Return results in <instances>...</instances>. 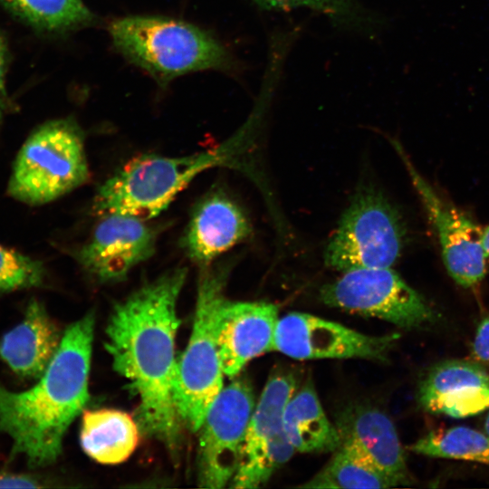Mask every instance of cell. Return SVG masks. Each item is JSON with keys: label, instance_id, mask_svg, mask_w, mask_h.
Here are the masks:
<instances>
[{"label": "cell", "instance_id": "cell-23", "mask_svg": "<svg viewBox=\"0 0 489 489\" xmlns=\"http://www.w3.org/2000/svg\"><path fill=\"white\" fill-rule=\"evenodd\" d=\"M396 486L384 475L339 446L326 465L302 488H388Z\"/></svg>", "mask_w": 489, "mask_h": 489}, {"label": "cell", "instance_id": "cell-20", "mask_svg": "<svg viewBox=\"0 0 489 489\" xmlns=\"http://www.w3.org/2000/svg\"><path fill=\"white\" fill-rule=\"evenodd\" d=\"M283 425L295 451L331 452L340 446L339 431L329 420L310 382L289 399L283 411Z\"/></svg>", "mask_w": 489, "mask_h": 489}, {"label": "cell", "instance_id": "cell-2", "mask_svg": "<svg viewBox=\"0 0 489 489\" xmlns=\"http://www.w3.org/2000/svg\"><path fill=\"white\" fill-rule=\"evenodd\" d=\"M94 320L88 314L72 323L39 381L14 392L0 383V432L12 439V455L33 467L53 463L64 434L83 411L88 393Z\"/></svg>", "mask_w": 489, "mask_h": 489}, {"label": "cell", "instance_id": "cell-29", "mask_svg": "<svg viewBox=\"0 0 489 489\" xmlns=\"http://www.w3.org/2000/svg\"><path fill=\"white\" fill-rule=\"evenodd\" d=\"M482 248L487 270L489 267V225L482 229Z\"/></svg>", "mask_w": 489, "mask_h": 489}, {"label": "cell", "instance_id": "cell-1", "mask_svg": "<svg viewBox=\"0 0 489 489\" xmlns=\"http://www.w3.org/2000/svg\"><path fill=\"white\" fill-rule=\"evenodd\" d=\"M187 274L176 268L137 290L114 307L106 329L113 367L139 398V427L173 452L182 425L174 399L177 304Z\"/></svg>", "mask_w": 489, "mask_h": 489}, {"label": "cell", "instance_id": "cell-5", "mask_svg": "<svg viewBox=\"0 0 489 489\" xmlns=\"http://www.w3.org/2000/svg\"><path fill=\"white\" fill-rule=\"evenodd\" d=\"M90 168L83 133L69 118L36 127L13 162L6 193L30 206L51 203L85 184Z\"/></svg>", "mask_w": 489, "mask_h": 489}, {"label": "cell", "instance_id": "cell-19", "mask_svg": "<svg viewBox=\"0 0 489 489\" xmlns=\"http://www.w3.org/2000/svg\"><path fill=\"white\" fill-rule=\"evenodd\" d=\"M139 439V425L124 411H82L80 441L91 459L104 465L120 464L134 452Z\"/></svg>", "mask_w": 489, "mask_h": 489}, {"label": "cell", "instance_id": "cell-30", "mask_svg": "<svg viewBox=\"0 0 489 489\" xmlns=\"http://www.w3.org/2000/svg\"><path fill=\"white\" fill-rule=\"evenodd\" d=\"M10 106V102L8 99H5L0 97V129L3 123L4 117L5 115V112L7 111L8 108Z\"/></svg>", "mask_w": 489, "mask_h": 489}, {"label": "cell", "instance_id": "cell-13", "mask_svg": "<svg viewBox=\"0 0 489 489\" xmlns=\"http://www.w3.org/2000/svg\"><path fill=\"white\" fill-rule=\"evenodd\" d=\"M90 239L76 252L81 266L101 283L120 282L156 250L157 231L145 221L105 215Z\"/></svg>", "mask_w": 489, "mask_h": 489}, {"label": "cell", "instance_id": "cell-14", "mask_svg": "<svg viewBox=\"0 0 489 489\" xmlns=\"http://www.w3.org/2000/svg\"><path fill=\"white\" fill-rule=\"evenodd\" d=\"M278 307L266 302H231L217 312L216 338L225 375L234 378L253 359L273 350Z\"/></svg>", "mask_w": 489, "mask_h": 489}, {"label": "cell", "instance_id": "cell-9", "mask_svg": "<svg viewBox=\"0 0 489 489\" xmlns=\"http://www.w3.org/2000/svg\"><path fill=\"white\" fill-rule=\"evenodd\" d=\"M254 408L253 388L243 378L223 388L210 405L198 429L199 486L219 489L232 481Z\"/></svg>", "mask_w": 489, "mask_h": 489}, {"label": "cell", "instance_id": "cell-10", "mask_svg": "<svg viewBox=\"0 0 489 489\" xmlns=\"http://www.w3.org/2000/svg\"><path fill=\"white\" fill-rule=\"evenodd\" d=\"M295 389L292 373L277 372L268 379L252 413L231 487L264 486L294 454L283 429V416Z\"/></svg>", "mask_w": 489, "mask_h": 489}, {"label": "cell", "instance_id": "cell-3", "mask_svg": "<svg viewBox=\"0 0 489 489\" xmlns=\"http://www.w3.org/2000/svg\"><path fill=\"white\" fill-rule=\"evenodd\" d=\"M235 139L185 157L149 154L132 158L100 186L92 212L99 216L117 214L142 220L158 216L197 175L229 162Z\"/></svg>", "mask_w": 489, "mask_h": 489}, {"label": "cell", "instance_id": "cell-27", "mask_svg": "<svg viewBox=\"0 0 489 489\" xmlns=\"http://www.w3.org/2000/svg\"><path fill=\"white\" fill-rule=\"evenodd\" d=\"M43 486L41 480L33 475L0 472V488H39Z\"/></svg>", "mask_w": 489, "mask_h": 489}, {"label": "cell", "instance_id": "cell-6", "mask_svg": "<svg viewBox=\"0 0 489 489\" xmlns=\"http://www.w3.org/2000/svg\"><path fill=\"white\" fill-rule=\"evenodd\" d=\"M221 273L204 272L199 278L192 332L177 361L174 399L187 428L198 431L215 398L223 389V372L216 338L217 312L224 296Z\"/></svg>", "mask_w": 489, "mask_h": 489}, {"label": "cell", "instance_id": "cell-15", "mask_svg": "<svg viewBox=\"0 0 489 489\" xmlns=\"http://www.w3.org/2000/svg\"><path fill=\"white\" fill-rule=\"evenodd\" d=\"M340 446L390 479L396 486L410 482L398 432L382 411L360 406L345 410L335 425Z\"/></svg>", "mask_w": 489, "mask_h": 489}, {"label": "cell", "instance_id": "cell-7", "mask_svg": "<svg viewBox=\"0 0 489 489\" xmlns=\"http://www.w3.org/2000/svg\"><path fill=\"white\" fill-rule=\"evenodd\" d=\"M404 228L398 213L383 196L365 188L355 194L330 238L324 263L346 272L386 268L399 258Z\"/></svg>", "mask_w": 489, "mask_h": 489}, {"label": "cell", "instance_id": "cell-22", "mask_svg": "<svg viewBox=\"0 0 489 489\" xmlns=\"http://www.w3.org/2000/svg\"><path fill=\"white\" fill-rule=\"evenodd\" d=\"M416 454L489 465V435L467 427L434 430L410 446Z\"/></svg>", "mask_w": 489, "mask_h": 489}, {"label": "cell", "instance_id": "cell-17", "mask_svg": "<svg viewBox=\"0 0 489 489\" xmlns=\"http://www.w3.org/2000/svg\"><path fill=\"white\" fill-rule=\"evenodd\" d=\"M250 233L242 209L225 195L212 193L194 209L180 244L194 264L206 267Z\"/></svg>", "mask_w": 489, "mask_h": 489}, {"label": "cell", "instance_id": "cell-31", "mask_svg": "<svg viewBox=\"0 0 489 489\" xmlns=\"http://www.w3.org/2000/svg\"><path fill=\"white\" fill-rule=\"evenodd\" d=\"M484 432L489 435V412L484 419Z\"/></svg>", "mask_w": 489, "mask_h": 489}, {"label": "cell", "instance_id": "cell-12", "mask_svg": "<svg viewBox=\"0 0 489 489\" xmlns=\"http://www.w3.org/2000/svg\"><path fill=\"white\" fill-rule=\"evenodd\" d=\"M405 163L440 244L449 275L461 286L476 285L486 266L482 248V228L457 207L443 199L416 170L401 147L392 141Z\"/></svg>", "mask_w": 489, "mask_h": 489}, {"label": "cell", "instance_id": "cell-21", "mask_svg": "<svg viewBox=\"0 0 489 489\" xmlns=\"http://www.w3.org/2000/svg\"><path fill=\"white\" fill-rule=\"evenodd\" d=\"M0 5L41 33H64L95 19L82 0H0Z\"/></svg>", "mask_w": 489, "mask_h": 489}, {"label": "cell", "instance_id": "cell-4", "mask_svg": "<svg viewBox=\"0 0 489 489\" xmlns=\"http://www.w3.org/2000/svg\"><path fill=\"white\" fill-rule=\"evenodd\" d=\"M115 47L160 81L208 69H227L230 55L211 34L179 20L133 15L109 25Z\"/></svg>", "mask_w": 489, "mask_h": 489}, {"label": "cell", "instance_id": "cell-18", "mask_svg": "<svg viewBox=\"0 0 489 489\" xmlns=\"http://www.w3.org/2000/svg\"><path fill=\"white\" fill-rule=\"evenodd\" d=\"M62 337L44 305L33 298L23 320L0 340V358L17 375L40 378Z\"/></svg>", "mask_w": 489, "mask_h": 489}, {"label": "cell", "instance_id": "cell-16", "mask_svg": "<svg viewBox=\"0 0 489 489\" xmlns=\"http://www.w3.org/2000/svg\"><path fill=\"white\" fill-rule=\"evenodd\" d=\"M417 399L433 414L455 418L477 415L489 409V371L474 361H441L421 381Z\"/></svg>", "mask_w": 489, "mask_h": 489}, {"label": "cell", "instance_id": "cell-26", "mask_svg": "<svg viewBox=\"0 0 489 489\" xmlns=\"http://www.w3.org/2000/svg\"><path fill=\"white\" fill-rule=\"evenodd\" d=\"M472 355L476 361L489 365V315L477 327Z\"/></svg>", "mask_w": 489, "mask_h": 489}, {"label": "cell", "instance_id": "cell-24", "mask_svg": "<svg viewBox=\"0 0 489 489\" xmlns=\"http://www.w3.org/2000/svg\"><path fill=\"white\" fill-rule=\"evenodd\" d=\"M45 279L41 261L0 244V293L39 288Z\"/></svg>", "mask_w": 489, "mask_h": 489}, {"label": "cell", "instance_id": "cell-11", "mask_svg": "<svg viewBox=\"0 0 489 489\" xmlns=\"http://www.w3.org/2000/svg\"><path fill=\"white\" fill-rule=\"evenodd\" d=\"M400 335L371 336L304 312L279 318L273 350L296 360L367 359L386 360Z\"/></svg>", "mask_w": 489, "mask_h": 489}, {"label": "cell", "instance_id": "cell-25", "mask_svg": "<svg viewBox=\"0 0 489 489\" xmlns=\"http://www.w3.org/2000/svg\"><path fill=\"white\" fill-rule=\"evenodd\" d=\"M267 10L308 7L328 15L338 24L360 26L364 16L354 0H252Z\"/></svg>", "mask_w": 489, "mask_h": 489}, {"label": "cell", "instance_id": "cell-28", "mask_svg": "<svg viewBox=\"0 0 489 489\" xmlns=\"http://www.w3.org/2000/svg\"><path fill=\"white\" fill-rule=\"evenodd\" d=\"M8 63V52L5 41L0 32V97L8 99L5 88V77Z\"/></svg>", "mask_w": 489, "mask_h": 489}, {"label": "cell", "instance_id": "cell-8", "mask_svg": "<svg viewBox=\"0 0 489 489\" xmlns=\"http://www.w3.org/2000/svg\"><path fill=\"white\" fill-rule=\"evenodd\" d=\"M320 296L328 306L403 329L423 327L437 320L423 297L390 267L343 272L321 289Z\"/></svg>", "mask_w": 489, "mask_h": 489}]
</instances>
